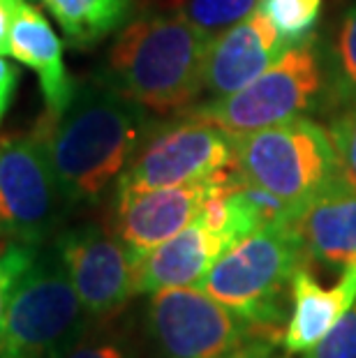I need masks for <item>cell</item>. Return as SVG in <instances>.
Listing matches in <instances>:
<instances>
[{
	"label": "cell",
	"mask_w": 356,
	"mask_h": 358,
	"mask_svg": "<svg viewBox=\"0 0 356 358\" xmlns=\"http://www.w3.org/2000/svg\"><path fill=\"white\" fill-rule=\"evenodd\" d=\"M236 171L294 208L338 178L329 129L301 116L238 136Z\"/></svg>",
	"instance_id": "5"
},
{
	"label": "cell",
	"mask_w": 356,
	"mask_h": 358,
	"mask_svg": "<svg viewBox=\"0 0 356 358\" xmlns=\"http://www.w3.org/2000/svg\"><path fill=\"white\" fill-rule=\"evenodd\" d=\"M303 358H356V301Z\"/></svg>",
	"instance_id": "23"
},
{
	"label": "cell",
	"mask_w": 356,
	"mask_h": 358,
	"mask_svg": "<svg viewBox=\"0 0 356 358\" xmlns=\"http://www.w3.org/2000/svg\"><path fill=\"white\" fill-rule=\"evenodd\" d=\"M14 88H17V70L0 56V123H3L7 109H10Z\"/></svg>",
	"instance_id": "26"
},
{
	"label": "cell",
	"mask_w": 356,
	"mask_h": 358,
	"mask_svg": "<svg viewBox=\"0 0 356 358\" xmlns=\"http://www.w3.org/2000/svg\"><path fill=\"white\" fill-rule=\"evenodd\" d=\"M227 358H271V342L269 338H257Z\"/></svg>",
	"instance_id": "27"
},
{
	"label": "cell",
	"mask_w": 356,
	"mask_h": 358,
	"mask_svg": "<svg viewBox=\"0 0 356 358\" xmlns=\"http://www.w3.org/2000/svg\"><path fill=\"white\" fill-rule=\"evenodd\" d=\"M146 335L155 358H227L276 333L257 329L199 287H173L150 296Z\"/></svg>",
	"instance_id": "7"
},
{
	"label": "cell",
	"mask_w": 356,
	"mask_h": 358,
	"mask_svg": "<svg viewBox=\"0 0 356 358\" xmlns=\"http://www.w3.org/2000/svg\"><path fill=\"white\" fill-rule=\"evenodd\" d=\"M51 166L74 206H93L118 182L150 132L146 109L102 77L81 83L63 113L42 120Z\"/></svg>",
	"instance_id": "1"
},
{
	"label": "cell",
	"mask_w": 356,
	"mask_h": 358,
	"mask_svg": "<svg viewBox=\"0 0 356 358\" xmlns=\"http://www.w3.org/2000/svg\"><path fill=\"white\" fill-rule=\"evenodd\" d=\"M236 164V139L213 123L183 116L150 129L132 162L116 182V192H139L187 185Z\"/></svg>",
	"instance_id": "9"
},
{
	"label": "cell",
	"mask_w": 356,
	"mask_h": 358,
	"mask_svg": "<svg viewBox=\"0 0 356 358\" xmlns=\"http://www.w3.org/2000/svg\"><path fill=\"white\" fill-rule=\"evenodd\" d=\"M285 49L276 26L262 12H255L211 37L204 60V90L211 100L238 93L262 77Z\"/></svg>",
	"instance_id": "12"
},
{
	"label": "cell",
	"mask_w": 356,
	"mask_h": 358,
	"mask_svg": "<svg viewBox=\"0 0 356 358\" xmlns=\"http://www.w3.org/2000/svg\"><path fill=\"white\" fill-rule=\"evenodd\" d=\"M56 252L93 322L116 315L134 294V259L116 234L88 222L56 238Z\"/></svg>",
	"instance_id": "10"
},
{
	"label": "cell",
	"mask_w": 356,
	"mask_h": 358,
	"mask_svg": "<svg viewBox=\"0 0 356 358\" xmlns=\"http://www.w3.org/2000/svg\"><path fill=\"white\" fill-rule=\"evenodd\" d=\"M301 264L297 229L292 222H273L234 243L197 287L257 329L278 333L287 315V287Z\"/></svg>",
	"instance_id": "3"
},
{
	"label": "cell",
	"mask_w": 356,
	"mask_h": 358,
	"mask_svg": "<svg viewBox=\"0 0 356 358\" xmlns=\"http://www.w3.org/2000/svg\"><path fill=\"white\" fill-rule=\"evenodd\" d=\"M329 100L345 106L356 100V5L345 14L329 58Z\"/></svg>",
	"instance_id": "18"
},
{
	"label": "cell",
	"mask_w": 356,
	"mask_h": 358,
	"mask_svg": "<svg viewBox=\"0 0 356 358\" xmlns=\"http://www.w3.org/2000/svg\"><path fill=\"white\" fill-rule=\"evenodd\" d=\"M90 326L63 259L56 248L47 250L14 289L0 326V358H65Z\"/></svg>",
	"instance_id": "4"
},
{
	"label": "cell",
	"mask_w": 356,
	"mask_h": 358,
	"mask_svg": "<svg viewBox=\"0 0 356 358\" xmlns=\"http://www.w3.org/2000/svg\"><path fill=\"white\" fill-rule=\"evenodd\" d=\"M292 227L301 238L303 262L333 273L356 271V189L336 178L303 203Z\"/></svg>",
	"instance_id": "13"
},
{
	"label": "cell",
	"mask_w": 356,
	"mask_h": 358,
	"mask_svg": "<svg viewBox=\"0 0 356 358\" xmlns=\"http://www.w3.org/2000/svg\"><path fill=\"white\" fill-rule=\"evenodd\" d=\"M37 245L26 243H0V326H3L7 306L12 301V294L17 289L19 280L35 262Z\"/></svg>",
	"instance_id": "22"
},
{
	"label": "cell",
	"mask_w": 356,
	"mask_h": 358,
	"mask_svg": "<svg viewBox=\"0 0 356 358\" xmlns=\"http://www.w3.org/2000/svg\"><path fill=\"white\" fill-rule=\"evenodd\" d=\"M292 312L290 324L283 333L285 352L306 354L327 335L340 317L356 301V271L340 275L338 285L322 287L310 273V266L301 264L292 278Z\"/></svg>",
	"instance_id": "15"
},
{
	"label": "cell",
	"mask_w": 356,
	"mask_h": 358,
	"mask_svg": "<svg viewBox=\"0 0 356 358\" xmlns=\"http://www.w3.org/2000/svg\"><path fill=\"white\" fill-rule=\"evenodd\" d=\"M271 358H273V356H271Z\"/></svg>",
	"instance_id": "28"
},
{
	"label": "cell",
	"mask_w": 356,
	"mask_h": 358,
	"mask_svg": "<svg viewBox=\"0 0 356 358\" xmlns=\"http://www.w3.org/2000/svg\"><path fill=\"white\" fill-rule=\"evenodd\" d=\"M77 49L93 47L130 17L132 0H42Z\"/></svg>",
	"instance_id": "17"
},
{
	"label": "cell",
	"mask_w": 356,
	"mask_h": 358,
	"mask_svg": "<svg viewBox=\"0 0 356 358\" xmlns=\"http://www.w3.org/2000/svg\"><path fill=\"white\" fill-rule=\"evenodd\" d=\"M70 210L40 132L0 141V243L40 245Z\"/></svg>",
	"instance_id": "8"
},
{
	"label": "cell",
	"mask_w": 356,
	"mask_h": 358,
	"mask_svg": "<svg viewBox=\"0 0 356 358\" xmlns=\"http://www.w3.org/2000/svg\"><path fill=\"white\" fill-rule=\"evenodd\" d=\"M322 56L317 53L315 35H310L290 44L276 63L243 90L190 106L183 116L213 123L238 139L308 111L322 93Z\"/></svg>",
	"instance_id": "6"
},
{
	"label": "cell",
	"mask_w": 356,
	"mask_h": 358,
	"mask_svg": "<svg viewBox=\"0 0 356 358\" xmlns=\"http://www.w3.org/2000/svg\"><path fill=\"white\" fill-rule=\"evenodd\" d=\"M206 189L208 178L187 185L116 192L113 234L127 248L134 264L194 222Z\"/></svg>",
	"instance_id": "11"
},
{
	"label": "cell",
	"mask_w": 356,
	"mask_h": 358,
	"mask_svg": "<svg viewBox=\"0 0 356 358\" xmlns=\"http://www.w3.org/2000/svg\"><path fill=\"white\" fill-rule=\"evenodd\" d=\"M257 12H262L276 26L280 37L290 47L315 35L313 30L320 21L322 0H262Z\"/></svg>",
	"instance_id": "20"
},
{
	"label": "cell",
	"mask_w": 356,
	"mask_h": 358,
	"mask_svg": "<svg viewBox=\"0 0 356 358\" xmlns=\"http://www.w3.org/2000/svg\"><path fill=\"white\" fill-rule=\"evenodd\" d=\"M208 42L180 14H146L120 30L100 77L146 111L183 113L204 90Z\"/></svg>",
	"instance_id": "2"
},
{
	"label": "cell",
	"mask_w": 356,
	"mask_h": 358,
	"mask_svg": "<svg viewBox=\"0 0 356 358\" xmlns=\"http://www.w3.org/2000/svg\"><path fill=\"white\" fill-rule=\"evenodd\" d=\"M65 358H139L132 340L118 331H97L86 333V338L77 342Z\"/></svg>",
	"instance_id": "24"
},
{
	"label": "cell",
	"mask_w": 356,
	"mask_h": 358,
	"mask_svg": "<svg viewBox=\"0 0 356 358\" xmlns=\"http://www.w3.org/2000/svg\"><path fill=\"white\" fill-rule=\"evenodd\" d=\"M227 250L229 243L222 236L208 231L194 220L183 231L153 248L134 264V294L197 287Z\"/></svg>",
	"instance_id": "14"
},
{
	"label": "cell",
	"mask_w": 356,
	"mask_h": 358,
	"mask_svg": "<svg viewBox=\"0 0 356 358\" xmlns=\"http://www.w3.org/2000/svg\"><path fill=\"white\" fill-rule=\"evenodd\" d=\"M10 56L37 72L49 116L54 118L63 113L77 90V83L67 77L60 37L54 33L49 19L30 3H24L12 26Z\"/></svg>",
	"instance_id": "16"
},
{
	"label": "cell",
	"mask_w": 356,
	"mask_h": 358,
	"mask_svg": "<svg viewBox=\"0 0 356 358\" xmlns=\"http://www.w3.org/2000/svg\"><path fill=\"white\" fill-rule=\"evenodd\" d=\"M329 136L336 150L338 178L356 189V100L340 106L331 120Z\"/></svg>",
	"instance_id": "21"
},
{
	"label": "cell",
	"mask_w": 356,
	"mask_h": 358,
	"mask_svg": "<svg viewBox=\"0 0 356 358\" xmlns=\"http://www.w3.org/2000/svg\"><path fill=\"white\" fill-rule=\"evenodd\" d=\"M262 0H176L178 14L199 28L204 35L215 37L234 24L252 17Z\"/></svg>",
	"instance_id": "19"
},
{
	"label": "cell",
	"mask_w": 356,
	"mask_h": 358,
	"mask_svg": "<svg viewBox=\"0 0 356 358\" xmlns=\"http://www.w3.org/2000/svg\"><path fill=\"white\" fill-rule=\"evenodd\" d=\"M26 0H0V56H10V33Z\"/></svg>",
	"instance_id": "25"
}]
</instances>
